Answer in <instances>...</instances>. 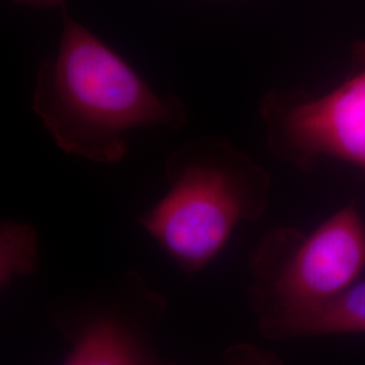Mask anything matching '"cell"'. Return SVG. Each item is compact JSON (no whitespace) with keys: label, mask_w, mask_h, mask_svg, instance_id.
I'll use <instances>...</instances> for the list:
<instances>
[{"label":"cell","mask_w":365,"mask_h":365,"mask_svg":"<svg viewBox=\"0 0 365 365\" xmlns=\"http://www.w3.org/2000/svg\"><path fill=\"white\" fill-rule=\"evenodd\" d=\"M31 107L61 150L98 164L126 156L133 130H178L188 120L178 96L155 91L66 10L58 48L37 71Z\"/></svg>","instance_id":"1"},{"label":"cell","mask_w":365,"mask_h":365,"mask_svg":"<svg viewBox=\"0 0 365 365\" xmlns=\"http://www.w3.org/2000/svg\"><path fill=\"white\" fill-rule=\"evenodd\" d=\"M170 190L138 221L182 272L195 274L220 253L235 227L260 214L264 182L215 137H199L165 160Z\"/></svg>","instance_id":"2"},{"label":"cell","mask_w":365,"mask_h":365,"mask_svg":"<svg viewBox=\"0 0 365 365\" xmlns=\"http://www.w3.org/2000/svg\"><path fill=\"white\" fill-rule=\"evenodd\" d=\"M365 267V226L353 206L299 241L272 240L253 261L250 302L264 337L289 317L330 299Z\"/></svg>","instance_id":"3"},{"label":"cell","mask_w":365,"mask_h":365,"mask_svg":"<svg viewBox=\"0 0 365 365\" xmlns=\"http://www.w3.org/2000/svg\"><path fill=\"white\" fill-rule=\"evenodd\" d=\"M165 298L128 271L81 302L53 312L68 342L63 365H179L157 352Z\"/></svg>","instance_id":"4"},{"label":"cell","mask_w":365,"mask_h":365,"mask_svg":"<svg viewBox=\"0 0 365 365\" xmlns=\"http://www.w3.org/2000/svg\"><path fill=\"white\" fill-rule=\"evenodd\" d=\"M274 125L286 150L365 164V72L319 99L288 106Z\"/></svg>","instance_id":"5"},{"label":"cell","mask_w":365,"mask_h":365,"mask_svg":"<svg viewBox=\"0 0 365 365\" xmlns=\"http://www.w3.org/2000/svg\"><path fill=\"white\" fill-rule=\"evenodd\" d=\"M348 333H365V282L284 319L267 339Z\"/></svg>","instance_id":"6"},{"label":"cell","mask_w":365,"mask_h":365,"mask_svg":"<svg viewBox=\"0 0 365 365\" xmlns=\"http://www.w3.org/2000/svg\"><path fill=\"white\" fill-rule=\"evenodd\" d=\"M38 264V235L24 222L0 225V287L4 291L15 279L33 274Z\"/></svg>","instance_id":"7"},{"label":"cell","mask_w":365,"mask_h":365,"mask_svg":"<svg viewBox=\"0 0 365 365\" xmlns=\"http://www.w3.org/2000/svg\"><path fill=\"white\" fill-rule=\"evenodd\" d=\"M222 365H283L274 354L249 344H237L227 348L223 357Z\"/></svg>","instance_id":"8"},{"label":"cell","mask_w":365,"mask_h":365,"mask_svg":"<svg viewBox=\"0 0 365 365\" xmlns=\"http://www.w3.org/2000/svg\"><path fill=\"white\" fill-rule=\"evenodd\" d=\"M15 4L34 9H58L64 7L66 0H11Z\"/></svg>","instance_id":"9"}]
</instances>
